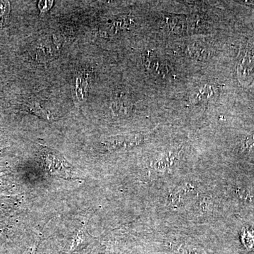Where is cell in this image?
<instances>
[{"label": "cell", "instance_id": "6da1fadb", "mask_svg": "<svg viewBox=\"0 0 254 254\" xmlns=\"http://www.w3.org/2000/svg\"><path fill=\"white\" fill-rule=\"evenodd\" d=\"M254 73V53L246 52L239 63L238 75L241 82L249 83L253 78Z\"/></svg>", "mask_w": 254, "mask_h": 254}, {"label": "cell", "instance_id": "277c9868", "mask_svg": "<svg viewBox=\"0 0 254 254\" xmlns=\"http://www.w3.org/2000/svg\"><path fill=\"white\" fill-rule=\"evenodd\" d=\"M10 4L9 1H0V27L4 24L5 17L9 14Z\"/></svg>", "mask_w": 254, "mask_h": 254}, {"label": "cell", "instance_id": "7a4b0ae2", "mask_svg": "<svg viewBox=\"0 0 254 254\" xmlns=\"http://www.w3.org/2000/svg\"><path fill=\"white\" fill-rule=\"evenodd\" d=\"M88 74L83 70L77 73L75 76L73 84V95L78 103H81L86 100L88 87Z\"/></svg>", "mask_w": 254, "mask_h": 254}, {"label": "cell", "instance_id": "8992f818", "mask_svg": "<svg viewBox=\"0 0 254 254\" xmlns=\"http://www.w3.org/2000/svg\"><path fill=\"white\" fill-rule=\"evenodd\" d=\"M53 1H40L38 2V7L42 13L46 12L53 6Z\"/></svg>", "mask_w": 254, "mask_h": 254}, {"label": "cell", "instance_id": "9c48e42d", "mask_svg": "<svg viewBox=\"0 0 254 254\" xmlns=\"http://www.w3.org/2000/svg\"><path fill=\"white\" fill-rule=\"evenodd\" d=\"M25 254H33V251H31V252H29V251H28V252H26Z\"/></svg>", "mask_w": 254, "mask_h": 254}, {"label": "cell", "instance_id": "52a82bcc", "mask_svg": "<svg viewBox=\"0 0 254 254\" xmlns=\"http://www.w3.org/2000/svg\"><path fill=\"white\" fill-rule=\"evenodd\" d=\"M31 110L33 113L35 114H37V115H41V116L44 117V118H46L48 115H46V113L43 111V109H41V107L37 103H33L31 104Z\"/></svg>", "mask_w": 254, "mask_h": 254}, {"label": "cell", "instance_id": "ba28073f", "mask_svg": "<svg viewBox=\"0 0 254 254\" xmlns=\"http://www.w3.org/2000/svg\"><path fill=\"white\" fill-rule=\"evenodd\" d=\"M246 145H247V148H252L254 146V135L247 139Z\"/></svg>", "mask_w": 254, "mask_h": 254}, {"label": "cell", "instance_id": "3957f363", "mask_svg": "<svg viewBox=\"0 0 254 254\" xmlns=\"http://www.w3.org/2000/svg\"><path fill=\"white\" fill-rule=\"evenodd\" d=\"M141 137L128 136L123 137V138H119L118 139H114L113 141L108 143V146L110 148H120L122 147H130L131 145H136L138 141L141 140Z\"/></svg>", "mask_w": 254, "mask_h": 254}, {"label": "cell", "instance_id": "5b68a950", "mask_svg": "<svg viewBox=\"0 0 254 254\" xmlns=\"http://www.w3.org/2000/svg\"><path fill=\"white\" fill-rule=\"evenodd\" d=\"M213 94V91L212 89L211 86H205L202 88H200L198 91H197L196 94H195V100L196 101L203 100L204 97L210 98V95Z\"/></svg>", "mask_w": 254, "mask_h": 254}]
</instances>
